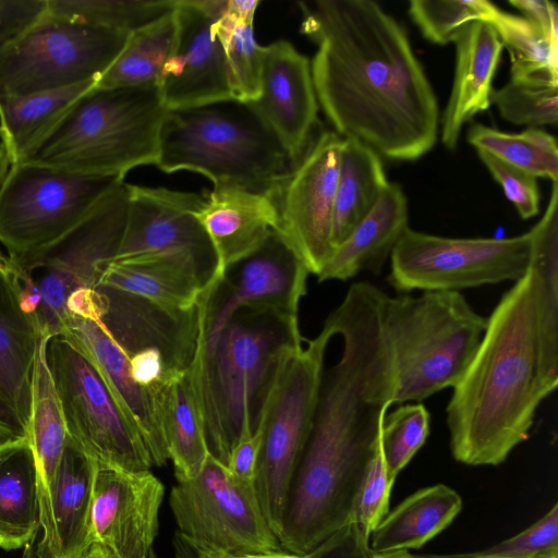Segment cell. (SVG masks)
<instances>
[{
  "label": "cell",
  "mask_w": 558,
  "mask_h": 558,
  "mask_svg": "<svg viewBox=\"0 0 558 558\" xmlns=\"http://www.w3.org/2000/svg\"><path fill=\"white\" fill-rule=\"evenodd\" d=\"M40 526L38 483L29 436L0 440V547L19 549Z\"/></svg>",
  "instance_id": "83f0119b"
},
{
  "label": "cell",
  "mask_w": 558,
  "mask_h": 558,
  "mask_svg": "<svg viewBox=\"0 0 558 558\" xmlns=\"http://www.w3.org/2000/svg\"><path fill=\"white\" fill-rule=\"evenodd\" d=\"M197 217L206 230L225 274L252 255L278 226L271 196L235 186H214Z\"/></svg>",
  "instance_id": "cb8c5ba5"
},
{
  "label": "cell",
  "mask_w": 558,
  "mask_h": 558,
  "mask_svg": "<svg viewBox=\"0 0 558 558\" xmlns=\"http://www.w3.org/2000/svg\"><path fill=\"white\" fill-rule=\"evenodd\" d=\"M160 416L169 459L177 481L195 477L209 454L201 413L187 372L160 390Z\"/></svg>",
  "instance_id": "d6a6232c"
},
{
  "label": "cell",
  "mask_w": 558,
  "mask_h": 558,
  "mask_svg": "<svg viewBox=\"0 0 558 558\" xmlns=\"http://www.w3.org/2000/svg\"><path fill=\"white\" fill-rule=\"evenodd\" d=\"M387 183L381 157L356 140L343 138L332 214L333 248L371 211Z\"/></svg>",
  "instance_id": "4dcf8cb0"
},
{
  "label": "cell",
  "mask_w": 558,
  "mask_h": 558,
  "mask_svg": "<svg viewBox=\"0 0 558 558\" xmlns=\"http://www.w3.org/2000/svg\"><path fill=\"white\" fill-rule=\"evenodd\" d=\"M60 336L94 366L123 416L141 435L153 465L166 464L169 456L161 425L160 391L135 383L130 356L100 320L69 314Z\"/></svg>",
  "instance_id": "44dd1931"
},
{
  "label": "cell",
  "mask_w": 558,
  "mask_h": 558,
  "mask_svg": "<svg viewBox=\"0 0 558 558\" xmlns=\"http://www.w3.org/2000/svg\"><path fill=\"white\" fill-rule=\"evenodd\" d=\"M165 486L149 470L126 472L95 462L92 544L114 558H146L158 534Z\"/></svg>",
  "instance_id": "ac0fdd59"
},
{
  "label": "cell",
  "mask_w": 558,
  "mask_h": 558,
  "mask_svg": "<svg viewBox=\"0 0 558 558\" xmlns=\"http://www.w3.org/2000/svg\"><path fill=\"white\" fill-rule=\"evenodd\" d=\"M95 461L69 437L51 488L57 535L53 558H81L93 545L89 513Z\"/></svg>",
  "instance_id": "f546056e"
},
{
  "label": "cell",
  "mask_w": 558,
  "mask_h": 558,
  "mask_svg": "<svg viewBox=\"0 0 558 558\" xmlns=\"http://www.w3.org/2000/svg\"><path fill=\"white\" fill-rule=\"evenodd\" d=\"M167 112L157 85L93 86L22 161L124 179L136 167L156 165Z\"/></svg>",
  "instance_id": "8992f818"
},
{
  "label": "cell",
  "mask_w": 558,
  "mask_h": 558,
  "mask_svg": "<svg viewBox=\"0 0 558 558\" xmlns=\"http://www.w3.org/2000/svg\"><path fill=\"white\" fill-rule=\"evenodd\" d=\"M454 44L453 84L439 121L441 142L449 149L457 148L463 125L490 107L493 80L504 49L494 27L481 21L469 24Z\"/></svg>",
  "instance_id": "d4e9b609"
},
{
  "label": "cell",
  "mask_w": 558,
  "mask_h": 558,
  "mask_svg": "<svg viewBox=\"0 0 558 558\" xmlns=\"http://www.w3.org/2000/svg\"><path fill=\"white\" fill-rule=\"evenodd\" d=\"M368 542L353 520L304 558H371Z\"/></svg>",
  "instance_id": "bcb514c9"
},
{
  "label": "cell",
  "mask_w": 558,
  "mask_h": 558,
  "mask_svg": "<svg viewBox=\"0 0 558 558\" xmlns=\"http://www.w3.org/2000/svg\"><path fill=\"white\" fill-rule=\"evenodd\" d=\"M304 339L298 316L241 308L210 347L197 343L186 372L208 451L225 466L256 430L283 355Z\"/></svg>",
  "instance_id": "277c9868"
},
{
  "label": "cell",
  "mask_w": 558,
  "mask_h": 558,
  "mask_svg": "<svg viewBox=\"0 0 558 558\" xmlns=\"http://www.w3.org/2000/svg\"><path fill=\"white\" fill-rule=\"evenodd\" d=\"M429 434V413L422 403H404L386 414L380 448L388 474L396 481Z\"/></svg>",
  "instance_id": "b9f144b4"
},
{
  "label": "cell",
  "mask_w": 558,
  "mask_h": 558,
  "mask_svg": "<svg viewBox=\"0 0 558 558\" xmlns=\"http://www.w3.org/2000/svg\"><path fill=\"white\" fill-rule=\"evenodd\" d=\"M462 509L461 496L445 484L417 489L383 518L369 536L372 554L409 551L447 529Z\"/></svg>",
  "instance_id": "4316f807"
},
{
  "label": "cell",
  "mask_w": 558,
  "mask_h": 558,
  "mask_svg": "<svg viewBox=\"0 0 558 558\" xmlns=\"http://www.w3.org/2000/svg\"><path fill=\"white\" fill-rule=\"evenodd\" d=\"M239 558H304V555H296L283 549L269 554L251 555Z\"/></svg>",
  "instance_id": "9f6ffc18"
},
{
  "label": "cell",
  "mask_w": 558,
  "mask_h": 558,
  "mask_svg": "<svg viewBox=\"0 0 558 558\" xmlns=\"http://www.w3.org/2000/svg\"><path fill=\"white\" fill-rule=\"evenodd\" d=\"M112 558H114V557L112 556Z\"/></svg>",
  "instance_id": "94428289"
},
{
  "label": "cell",
  "mask_w": 558,
  "mask_h": 558,
  "mask_svg": "<svg viewBox=\"0 0 558 558\" xmlns=\"http://www.w3.org/2000/svg\"><path fill=\"white\" fill-rule=\"evenodd\" d=\"M258 4L255 0H227L222 15L235 23L253 24Z\"/></svg>",
  "instance_id": "816d5d0a"
},
{
  "label": "cell",
  "mask_w": 558,
  "mask_h": 558,
  "mask_svg": "<svg viewBox=\"0 0 558 558\" xmlns=\"http://www.w3.org/2000/svg\"><path fill=\"white\" fill-rule=\"evenodd\" d=\"M371 558H405V557L402 551H399V553L387 554V555L371 554Z\"/></svg>",
  "instance_id": "6f0895ef"
},
{
  "label": "cell",
  "mask_w": 558,
  "mask_h": 558,
  "mask_svg": "<svg viewBox=\"0 0 558 558\" xmlns=\"http://www.w3.org/2000/svg\"><path fill=\"white\" fill-rule=\"evenodd\" d=\"M486 23L510 53L513 80L558 85V44L549 41L523 16L495 7Z\"/></svg>",
  "instance_id": "d590c367"
},
{
  "label": "cell",
  "mask_w": 558,
  "mask_h": 558,
  "mask_svg": "<svg viewBox=\"0 0 558 558\" xmlns=\"http://www.w3.org/2000/svg\"><path fill=\"white\" fill-rule=\"evenodd\" d=\"M177 0H47L56 15L130 34L163 16Z\"/></svg>",
  "instance_id": "74e56055"
},
{
  "label": "cell",
  "mask_w": 558,
  "mask_h": 558,
  "mask_svg": "<svg viewBox=\"0 0 558 558\" xmlns=\"http://www.w3.org/2000/svg\"><path fill=\"white\" fill-rule=\"evenodd\" d=\"M332 336L322 328L282 357L259 421L263 439L254 487L263 515L280 538L292 481L306 445Z\"/></svg>",
  "instance_id": "9c48e42d"
},
{
  "label": "cell",
  "mask_w": 558,
  "mask_h": 558,
  "mask_svg": "<svg viewBox=\"0 0 558 558\" xmlns=\"http://www.w3.org/2000/svg\"><path fill=\"white\" fill-rule=\"evenodd\" d=\"M214 32L226 56L227 74L234 100L253 102L259 96L262 49L255 40L253 24L235 23L221 15Z\"/></svg>",
  "instance_id": "f35d334b"
},
{
  "label": "cell",
  "mask_w": 558,
  "mask_h": 558,
  "mask_svg": "<svg viewBox=\"0 0 558 558\" xmlns=\"http://www.w3.org/2000/svg\"><path fill=\"white\" fill-rule=\"evenodd\" d=\"M384 328L396 369L393 404L420 402L454 387L486 329L459 291L386 294Z\"/></svg>",
  "instance_id": "52a82bcc"
},
{
  "label": "cell",
  "mask_w": 558,
  "mask_h": 558,
  "mask_svg": "<svg viewBox=\"0 0 558 558\" xmlns=\"http://www.w3.org/2000/svg\"><path fill=\"white\" fill-rule=\"evenodd\" d=\"M95 286L143 298L177 317L195 310L205 288L195 278L172 267L120 263L104 265Z\"/></svg>",
  "instance_id": "836d02e7"
},
{
  "label": "cell",
  "mask_w": 558,
  "mask_h": 558,
  "mask_svg": "<svg viewBox=\"0 0 558 558\" xmlns=\"http://www.w3.org/2000/svg\"><path fill=\"white\" fill-rule=\"evenodd\" d=\"M189 170L214 186H235L272 198L294 165L248 104L227 100L168 110L155 165Z\"/></svg>",
  "instance_id": "5b68a950"
},
{
  "label": "cell",
  "mask_w": 558,
  "mask_h": 558,
  "mask_svg": "<svg viewBox=\"0 0 558 558\" xmlns=\"http://www.w3.org/2000/svg\"><path fill=\"white\" fill-rule=\"evenodd\" d=\"M96 83L21 97H0V138L11 163L24 160L61 117Z\"/></svg>",
  "instance_id": "1f68e13d"
},
{
  "label": "cell",
  "mask_w": 558,
  "mask_h": 558,
  "mask_svg": "<svg viewBox=\"0 0 558 558\" xmlns=\"http://www.w3.org/2000/svg\"><path fill=\"white\" fill-rule=\"evenodd\" d=\"M530 232L511 238H447L408 227L390 255L389 284L399 293L459 291L504 281L529 271Z\"/></svg>",
  "instance_id": "7c38bea8"
},
{
  "label": "cell",
  "mask_w": 558,
  "mask_h": 558,
  "mask_svg": "<svg viewBox=\"0 0 558 558\" xmlns=\"http://www.w3.org/2000/svg\"><path fill=\"white\" fill-rule=\"evenodd\" d=\"M128 218L110 263L159 264L206 287L221 274L214 245L197 213L205 195L129 184Z\"/></svg>",
  "instance_id": "9a60e30c"
},
{
  "label": "cell",
  "mask_w": 558,
  "mask_h": 558,
  "mask_svg": "<svg viewBox=\"0 0 558 558\" xmlns=\"http://www.w3.org/2000/svg\"><path fill=\"white\" fill-rule=\"evenodd\" d=\"M169 506L178 532L209 551L239 558L282 549L254 484L235 478L210 453L195 477L177 481Z\"/></svg>",
  "instance_id": "4fadbf2b"
},
{
  "label": "cell",
  "mask_w": 558,
  "mask_h": 558,
  "mask_svg": "<svg viewBox=\"0 0 558 558\" xmlns=\"http://www.w3.org/2000/svg\"><path fill=\"white\" fill-rule=\"evenodd\" d=\"M310 271L274 229L250 256L217 275L197 302L198 343L210 347L229 318L241 308L298 316Z\"/></svg>",
  "instance_id": "2e32d148"
},
{
  "label": "cell",
  "mask_w": 558,
  "mask_h": 558,
  "mask_svg": "<svg viewBox=\"0 0 558 558\" xmlns=\"http://www.w3.org/2000/svg\"><path fill=\"white\" fill-rule=\"evenodd\" d=\"M342 144L333 131L319 133L274 197L276 231L315 276L335 250L332 214Z\"/></svg>",
  "instance_id": "e0dca14e"
},
{
  "label": "cell",
  "mask_w": 558,
  "mask_h": 558,
  "mask_svg": "<svg viewBox=\"0 0 558 558\" xmlns=\"http://www.w3.org/2000/svg\"><path fill=\"white\" fill-rule=\"evenodd\" d=\"M81 558H112V555L102 546L93 544Z\"/></svg>",
  "instance_id": "11a10c76"
},
{
  "label": "cell",
  "mask_w": 558,
  "mask_h": 558,
  "mask_svg": "<svg viewBox=\"0 0 558 558\" xmlns=\"http://www.w3.org/2000/svg\"><path fill=\"white\" fill-rule=\"evenodd\" d=\"M4 274H5V257L0 252V279L4 276Z\"/></svg>",
  "instance_id": "680465c9"
},
{
  "label": "cell",
  "mask_w": 558,
  "mask_h": 558,
  "mask_svg": "<svg viewBox=\"0 0 558 558\" xmlns=\"http://www.w3.org/2000/svg\"><path fill=\"white\" fill-rule=\"evenodd\" d=\"M262 439L263 429L258 425L251 436L242 438L233 448L227 469L235 478L254 484Z\"/></svg>",
  "instance_id": "7dc6e473"
},
{
  "label": "cell",
  "mask_w": 558,
  "mask_h": 558,
  "mask_svg": "<svg viewBox=\"0 0 558 558\" xmlns=\"http://www.w3.org/2000/svg\"><path fill=\"white\" fill-rule=\"evenodd\" d=\"M318 101L335 132L389 160H417L439 132L438 101L404 27L372 0L301 2Z\"/></svg>",
  "instance_id": "6da1fadb"
},
{
  "label": "cell",
  "mask_w": 558,
  "mask_h": 558,
  "mask_svg": "<svg viewBox=\"0 0 558 558\" xmlns=\"http://www.w3.org/2000/svg\"><path fill=\"white\" fill-rule=\"evenodd\" d=\"M554 550H558L557 502L525 530L482 551L504 557H531Z\"/></svg>",
  "instance_id": "f6af8a7d"
},
{
  "label": "cell",
  "mask_w": 558,
  "mask_h": 558,
  "mask_svg": "<svg viewBox=\"0 0 558 558\" xmlns=\"http://www.w3.org/2000/svg\"><path fill=\"white\" fill-rule=\"evenodd\" d=\"M11 167V159L10 156L3 146V144L0 142V190L5 181V178L8 175V172Z\"/></svg>",
  "instance_id": "db71d44e"
},
{
  "label": "cell",
  "mask_w": 558,
  "mask_h": 558,
  "mask_svg": "<svg viewBox=\"0 0 558 558\" xmlns=\"http://www.w3.org/2000/svg\"><path fill=\"white\" fill-rule=\"evenodd\" d=\"M490 104L500 116L515 125L537 129L556 125L558 121V85L510 78L498 89L493 88Z\"/></svg>",
  "instance_id": "60d3db41"
},
{
  "label": "cell",
  "mask_w": 558,
  "mask_h": 558,
  "mask_svg": "<svg viewBox=\"0 0 558 558\" xmlns=\"http://www.w3.org/2000/svg\"><path fill=\"white\" fill-rule=\"evenodd\" d=\"M477 155L494 180L502 187L519 216L525 220L535 217L539 213L537 179L488 153L477 150Z\"/></svg>",
  "instance_id": "ee69618b"
},
{
  "label": "cell",
  "mask_w": 558,
  "mask_h": 558,
  "mask_svg": "<svg viewBox=\"0 0 558 558\" xmlns=\"http://www.w3.org/2000/svg\"><path fill=\"white\" fill-rule=\"evenodd\" d=\"M130 190L124 181L61 239L40 253L10 262L22 311L36 333L60 336L68 317L66 302L81 289H93L104 265L114 257L126 223Z\"/></svg>",
  "instance_id": "ba28073f"
},
{
  "label": "cell",
  "mask_w": 558,
  "mask_h": 558,
  "mask_svg": "<svg viewBox=\"0 0 558 558\" xmlns=\"http://www.w3.org/2000/svg\"><path fill=\"white\" fill-rule=\"evenodd\" d=\"M558 385V342L546 333L538 278L530 268L487 317L480 345L446 408L452 457L502 463L524 441Z\"/></svg>",
  "instance_id": "3957f363"
},
{
  "label": "cell",
  "mask_w": 558,
  "mask_h": 558,
  "mask_svg": "<svg viewBox=\"0 0 558 558\" xmlns=\"http://www.w3.org/2000/svg\"><path fill=\"white\" fill-rule=\"evenodd\" d=\"M408 219L404 192L399 184L388 182L371 211L333 250L317 280H348L362 271L379 275L409 227Z\"/></svg>",
  "instance_id": "484cf974"
},
{
  "label": "cell",
  "mask_w": 558,
  "mask_h": 558,
  "mask_svg": "<svg viewBox=\"0 0 558 558\" xmlns=\"http://www.w3.org/2000/svg\"><path fill=\"white\" fill-rule=\"evenodd\" d=\"M495 7L486 0H412L409 14L424 38L436 45H448L469 24L486 22Z\"/></svg>",
  "instance_id": "ab89813d"
},
{
  "label": "cell",
  "mask_w": 558,
  "mask_h": 558,
  "mask_svg": "<svg viewBox=\"0 0 558 558\" xmlns=\"http://www.w3.org/2000/svg\"><path fill=\"white\" fill-rule=\"evenodd\" d=\"M466 140L476 150L488 153L536 179L558 182L557 142L543 130L527 129L515 134L474 123L468 130Z\"/></svg>",
  "instance_id": "8d00e7d4"
},
{
  "label": "cell",
  "mask_w": 558,
  "mask_h": 558,
  "mask_svg": "<svg viewBox=\"0 0 558 558\" xmlns=\"http://www.w3.org/2000/svg\"><path fill=\"white\" fill-rule=\"evenodd\" d=\"M146 558H156V556H155V554H154V551H153V553H151L149 556H147Z\"/></svg>",
  "instance_id": "91938a15"
},
{
  "label": "cell",
  "mask_w": 558,
  "mask_h": 558,
  "mask_svg": "<svg viewBox=\"0 0 558 558\" xmlns=\"http://www.w3.org/2000/svg\"><path fill=\"white\" fill-rule=\"evenodd\" d=\"M393 484L395 480L388 474L379 440L365 472L354 508V521L368 541L374 529L389 511Z\"/></svg>",
  "instance_id": "7bdbcfd3"
},
{
  "label": "cell",
  "mask_w": 558,
  "mask_h": 558,
  "mask_svg": "<svg viewBox=\"0 0 558 558\" xmlns=\"http://www.w3.org/2000/svg\"><path fill=\"white\" fill-rule=\"evenodd\" d=\"M68 437L96 463L126 471L153 465L141 435L126 421L89 361L64 337L47 344Z\"/></svg>",
  "instance_id": "5bb4252c"
},
{
  "label": "cell",
  "mask_w": 558,
  "mask_h": 558,
  "mask_svg": "<svg viewBox=\"0 0 558 558\" xmlns=\"http://www.w3.org/2000/svg\"><path fill=\"white\" fill-rule=\"evenodd\" d=\"M175 37L174 10L130 33L122 51L95 86L101 88L158 86L163 68L172 53Z\"/></svg>",
  "instance_id": "e575fe53"
},
{
  "label": "cell",
  "mask_w": 558,
  "mask_h": 558,
  "mask_svg": "<svg viewBox=\"0 0 558 558\" xmlns=\"http://www.w3.org/2000/svg\"><path fill=\"white\" fill-rule=\"evenodd\" d=\"M36 337L28 436L37 472L40 526L44 531L37 554L39 558H53L57 535L51 509V488L68 433L47 360L49 339L40 333H36Z\"/></svg>",
  "instance_id": "603a6c76"
},
{
  "label": "cell",
  "mask_w": 558,
  "mask_h": 558,
  "mask_svg": "<svg viewBox=\"0 0 558 558\" xmlns=\"http://www.w3.org/2000/svg\"><path fill=\"white\" fill-rule=\"evenodd\" d=\"M248 105L295 165L312 142L319 108L307 57L284 39L263 46L259 96Z\"/></svg>",
  "instance_id": "ffe728a7"
},
{
  "label": "cell",
  "mask_w": 558,
  "mask_h": 558,
  "mask_svg": "<svg viewBox=\"0 0 558 558\" xmlns=\"http://www.w3.org/2000/svg\"><path fill=\"white\" fill-rule=\"evenodd\" d=\"M130 34L46 11L0 46V97H21L96 83Z\"/></svg>",
  "instance_id": "30bf717a"
},
{
  "label": "cell",
  "mask_w": 558,
  "mask_h": 558,
  "mask_svg": "<svg viewBox=\"0 0 558 558\" xmlns=\"http://www.w3.org/2000/svg\"><path fill=\"white\" fill-rule=\"evenodd\" d=\"M177 37L158 89L168 110L232 100L223 47L214 32L217 19L197 0H177Z\"/></svg>",
  "instance_id": "d6986e66"
},
{
  "label": "cell",
  "mask_w": 558,
  "mask_h": 558,
  "mask_svg": "<svg viewBox=\"0 0 558 558\" xmlns=\"http://www.w3.org/2000/svg\"><path fill=\"white\" fill-rule=\"evenodd\" d=\"M395 389L389 360L364 344H344L338 362L323 371L283 515L279 538L283 550L308 554L354 520L357 495Z\"/></svg>",
  "instance_id": "7a4b0ae2"
},
{
  "label": "cell",
  "mask_w": 558,
  "mask_h": 558,
  "mask_svg": "<svg viewBox=\"0 0 558 558\" xmlns=\"http://www.w3.org/2000/svg\"><path fill=\"white\" fill-rule=\"evenodd\" d=\"M36 331L22 311L14 279L5 266L0 279V397L28 433Z\"/></svg>",
  "instance_id": "f1b7e54d"
},
{
  "label": "cell",
  "mask_w": 558,
  "mask_h": 558,
  "mask_svg": "<svg viewBox=\"0 0 558 558\" xmlns=\"http://www.w3.org/2000/svg\"><path fill=\"white\" fill-rule=\"evenodd\" d=\"M405 558H558V550L531 557H504L497 555L485 554L482 550L470 554L457 555H415L410 551H402Z\"/></svg>",
  "instance_id": "f5cc1de1"
},
{
  "label": "cell",
  "mask_w": 558,
  "mask_h": 558,
  "mask_svg": "<svg viewBox=\"0 0 558 558\" xmlns=\"http://www.w3.org/2000/svg\"><path fill=\"white\" fill-rule=\"evenodd\" d=\"M28 436L14 409L0 397V440Z\"/></svg>",
  "instance_id": "681fc988"
},
{
  "label": "cell",
  "mask_w": 558,
  "mask_h": 558,
  "mask_svg": "<svg viewBox=\"0 0 558 558\" xmlns=\"http://www.w3.org/2000/svg\"><path fill=\"white\" fill-rule=\"evenodd\" d=\"M523 17L535 25L551 43L558 44V13L553 2L545 0H511Z\"/></svg>",
  "instance_id": "c3c4849f"
},
{
  "label": "cell",
  "mask_w": 558,
  "mask_h": 558,
  "mask_svg": "<svg viewBox=\"0 0 558 558\" xmlns=\"http://www.w3.org/2000/svg\"><path fill=\"white\" fill-rule=\"evenodd\" d=\"M172 547L174 558H231L196 545L178 531L173 535Z\"/></svg>",
  "instance_id": "f907efd6"
},
{
  "label": "cell",
  "mask_w": 558,
  "mask_h": 558,
  "mask_svg": "<svg viewBox=\"0 0 558 558\" xmlns=\"http://www.w3.org/2000/svg\"><path fill=\"white\" fill-rule=\"evenodd\" d=\"M94 289L100 302V322L129 356L155 349L175 371L187 369L198 342L197 305L177 317L134 294L102 286Z\"/></svg>",
  "instance_id": "7402d4cb"
},
{
  "label": "cell",
  "mask_w": 558,
  "mask_h": 558,
  "mask_svg": "<svg viewBox=\"0 0 558 558\" xmlns=\"http://www.w3.org/2000/svg\"><path fill=\"white\" fill-rule=\"evenodd\" d=\"M31 161L11 163L0 190V243L7 259H27L73 229L117 184Z\"/></svg>",
  "instance_id": "8fae6325"
}]
</instances>
